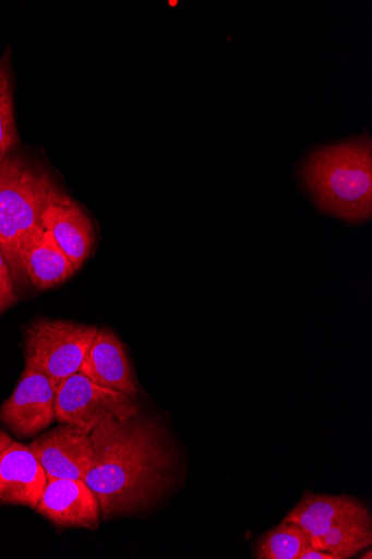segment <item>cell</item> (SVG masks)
I'll use <instances>...</instances> for the list:
<instances>
[{
    "mask_svg": "<svg viewBox=\"0 0 372 559\" xmlns=\"http://www.w3.org/2000/svg\"><path fill=\"white\" fill-rule=\"evenodd\" d=\"M44 228L57 240L77 272L92 252L95 235L85 213L68 194L51 202L43 217Z\"/></svg>",
    "mask_w": 372,
    "mask_h": 559,
    "instance_id": "11",
    "label": "cell"
},
{
    "mask_svg": "<svg viewBox=\"0 0 372 559\" xmlns=\"http://www.w3.org/2000/svg\"><path fill=\"white\" fill-rule=\"evenodd\" d=\"M47 477L28 445L13 441L0 455V502L35 510Z\"/></svg>",
    "mask_w": 372,
    "mask_h": 559,
    "instance_id": "9",
    "label": "cell"
},
{
    "mask_svg": "<svg viewBox=\"0 0 372 559\" xmlns=\"http://www.w3.org/2000/svg\"><path fill=\"white\" fill-rule=\"evenodd\" d=\"M319 209L359 223L372 213V154L368 136L314 152L304 166Z\"/></svg>",
    "mask_w": 372,
    "mask_h": 559,
    "instance_id": "3",
    "label": "cell"
},
{
    "mask_svg": "<svg viewBox=\"0 0 372 559\" xmlns=\"http://www.w3.org/2000/svg\"><path fill=\"white\" fill-rule=\"evenodd\" d=\"M57 388L44 374L25 369L12 396L0 409V420L16 436L34 437L56 418Z\"/></svg>",
    "mask_w": 372,
    "mask_h": 559,
    "instance_id": "6",
    "label": "cell"
},
{
    "mask_svg": "<svg viewBox=\"0 0 372 559\" xmlns=\"http://www.w3.org/2000/svg\"><path fill=\"white\" fill-rule=\"evenodd\" d=\"M361 558H368V559L372 558L371 550H369V552L367 555H363Z\"/></svg>",
    "mask_w": 372,
    "mask_h": 559,
    "instance_id": "20",
    "label": "cell"
},
{
    "mask_svg": "<svg viewBox=\"0 0 372 559\" xmlns=\"http://www.w3.org/2000/svg\"><path fill=\"white\" fill-rule=\"evenodd\" d=\"M137 417L105 423L89 435L93 456L85 483L104 519L135 512L168 487L171 449L161 428Z\"/></svg>",
    "mask_w": 372,
    "mask_h": 559,
    "instance_id": "1",
    "label": "cell"
},
{
    "mask_svg": "<svg viewBox=\"0 0 372 559\" xmlns=\"http://www.w3.org/2000/svg\"><path fill=\"white\" fill-rule=\"evenodd\" d=\"M14 440L4 431L0 430V455L11 445Z\"/></svg>",
    "mask_w": 372,
    "mask_h": 559,
    "instance_id": "19",
    "label": "cell"
},
{
    "mask_svg": "<svg viewBox=\"0 0 372 559\" xmlns=\"http://www.w3.org/2000/svg\"><path fill=\"white\" fill-rule=\"evenodd\" d=\"M14 86L11 49L0 59V159L10 155L19 143L14 112Z\"/></svg>",
    "mask_w": 372,
    "mask_h": 559,
    "instance_id": "15",
    "label": "cell"
},
{
    "mask_svg": "<svg viewBox=\"0 0 372 559\" xmlns=\"http://www.w3.org/2000/svg\"><path fill=\"white\" fill-rule=\"evenodd\" d=\"M372 543V525L369 513L347 519L336 524L322 538L310 544L311 547L347 559Z\"/></svg>",
    "mask_w": 372,
    "mask_h": 559,
    "instance_id": "14",
    "label": "cell"
},
{
    "mask_svg": "<svg viewBox=\"0 0 372 559\" xmlns=\"http://www.w3.org/2000/svg\"><path fill=\"white\" fill-rule=\"evenodd\" d=\"M19 299L11 270L0 252V314L12 308Z\"/></svg>",
    "mask_w": 372,
    "mask_h": 559,
    "instance_id": "17",
    "label": "cell"
},
{
    "mask_svg": "<svg viewBox=\"0 0 372 559\" xmlns=\"http://www.w3.org/2000/svg\"><path fill=\"white\" fill-rule=\"evenodd\" d=\"M298 559H336L329 552L315 549L311 546L305 547L299 555Z\"/></svg>",
    "mask_w": 372,
    "mask_h": 559,
    "instance_id": "18",
    "label": "cell"
},
{
    "mask_svg": "<svg viewBox=\"0 0 372 559\" xmlns=\"http://www.w3.org/2000/svg\"><path fill=\"white\" fill-rule=\"evenodd\" d=\"M139 413L134 397L100 386L80 372L57 388V420L87 435L105 423L127 421L137 417Z\"/></svg>",
    "mask_w": 372,
    "mask_h": 559,
    "instance_id": "5",
    "label": "cell"
},
{
    "mask_svg": "<svg viewBox=\"0 0 372 559\" xmlns=\"http://www.w3.org/2000/svg\"><path fill=\"white\" fill-rule=\"evenodd\" d=\"M80 373L92 382L135 397L137 388L122 342L110 330H98Z\"/></svg>",
    "mask_w": 372,
    "mask_h": 559,
    "instance_id": "10",
    "label": "cell"
},
{
    "mask_svg": "<svg viewBox=\"0 0 372 559\" xmlns=\"http://www.w3.org/2000/svg\"><path fill=\"white\" fill-rule=\"evenodd\" d=\"M365 513H369L367 508L348 496L308 493L284 522L299 526L311 544L336 524Z\"/></svg>",
    "mask_w": 372,
    "mask_h": 559,
    "instance_id": "12",
    "label": "cell"
},
{
    "mask_svg": "<svg viewBox=\"0 0 372 559\" xmlns=\"http://www.w3.org/2000/svg\"><path fill=\"white\" fill-rule=\"evenodd\" d=\"M98 332L67 321L40 320L25 334L26 368L47 377L56 388L80 372Z\"/></svg>",
    "mask_w": 372,
    "mask_h": 559,
    "instance_id": "4",
    "label": "cell"
},
{
    "mask_svg": "<svg viewBox=\"0 0 372 559\" xmlns=\"http://www.w3.org/2000/svg\"><path fill=\"white\" fill-rule=\"evenodd\" d=\"M28 447L44 468L47 479L85 480L93 456L89 435L60 425L36 438Z\"/></svg>",
    "mask_w": 372,
    "mask_h": 559,
    "instance_id": "7",
    "label": "cell"
},
{
    "mask_svg": "<svg viewBox=\"0 0 372 559\" xmlns=\"http://www.w3.org/2000/svg\"><path fill=\"white\" fill-rule=\"evenodd\" d=\"M23 269L26 281L38 289L56 287L76 272L48 230L25 252Z\"/></svg>",
    "mask_w": 372,
    "mask_h": 559,
    "instance_id": "13",
    "label": "cell"
},
{
    "mask_svg": "<svg viewBox=\"0 0 372 559\" xmlns=\"http://www.w3.org/2000/svg\"><path fill=\"white\" fill-rule=\"evenodd\" d=\"M308 546L310 540L299 526L283 522L261 539L256 558L298 559L300 552Z\"/></svg>",
    "mask_w": 372,
    "mask_h": 559,
    "instance_id": "16",
    "label": "cell"
},
{
    "mask_svg": "<svg viewBox=\"0 0 372 559\" xmlns=\"http://www.w3.org/2000/svg\"><path fill=\"white\" fill-rule=\"evenodd\" d=\"M35 511L62 527L96 530L99 525L98 500L85 480L47 479Z\"/></svg>",
    "mask_w": 372,
    "mask_h": 559,
    "instance_id": "8",
    "label": "cell"
},
{
    "mask_svg": "<svg viewBox=\"0 0 372 559\" xmlns=\"http://www.w3.org/2000/svg\"><path fill=\"white\" fill-rule=\"evenodd\" d=\"M65 194L46 170L26 159L11 154L0 159V252L14 282L26 281L25 252L45 231L47 207Z\"/></svg>",
    "mask_w": 372,
    "mask_h": 559,
    "instance_id": "2",
    "label": "cell"
}]
</instances>
